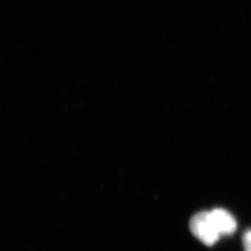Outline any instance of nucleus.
I'll return each mask as SVG.
<instances>
[{
	"label": "nucleus",
	"instance_id": "nucleus-1",
	"mask_svg": "<svg viewBox=\"0 0 251 251\" xmlns=\"http://www.w3.org/2000/svg\"><path fill=\"white\" fill-rule=\"evenodd\" d=\"M190 230L199 241L206 246H213L222 236L209 211H202L194 216L190 221Z\"/></svg>",
	"mask_w": 251,
	"mask_h": 251
},
{
	"label": "nucleus",
	"instance_id": "nucleus-2",
	"mask_svg": "<svg viewBox=\"0 0 251 251\" xmlns=\"http://www.w3.org/2000/svg\"><path fill=\"white\" fill-rule=\"evenodd\" d=\"M220 234L231 235L237 228V224L233 216L224 208H215L209 211Z\"/></svg>",
	"mask_w": 251,
	"mask_h": 251
},
{
	"label": "nucleus",
	"instance_id": "nucleus-3",
	"mask_svg": "<svg viewBox=\"0 0 251 251\" xmlns=\"http://www.w3.org/2000/svg\"><path fill=\"white\" fill-rule=\"evenodd\" d=\"M243 245L245 251H251V230H249L244 233Z\"/></svg>",
	"mask_w": 251,
	"mask_h": 251
}]
</instances>
